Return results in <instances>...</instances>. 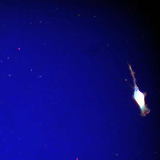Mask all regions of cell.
<instances>
[{
  "instance_id": "6da1fadb",
  "label": "cell",
  "mask_w": 160,
  "mask_h": 160,
  "mask_svg": "<svg viewBox=\"0 0 160 160\" xmlns=\"http://www.w3.org/2000/svg\"><path fill=\"white\" fill-rule=\"evenodd\" d=\"M129 68L130 70L131 74L133 78L134 86V95L132 98L134 99L139 105L141 111V115L142 116H145L146 114L148 113L150 111V109L147 107L145 103V97L146 95V93H142L139 90L136 83V79L135 77V72L133 71L131 68V65L128 63Z\"/></svg>"
}]
</instances>
